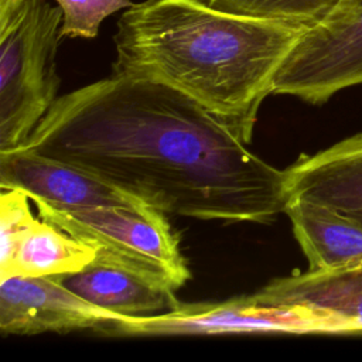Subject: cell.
Here are the masks:
<instances>
[{
	"instance_id": "1",
	"label": "cell",
	"mask_w": 362,
	"mask_h": 362,
	"mask_svg": "<svg viewBox=\"0 0 362 362\" xmlns=\"http://www.w3.org/2000/svg\"><path fill=\"white\" fill-rule=\"evenodd\" d=\"M20 148L85 170L164 214L270 223L287 204L284 170L197 100L154 81L112 74L57 98Z\"/></svg>"
},
{
	"instance_id": "2",
	"label": "cell",
	"mask_w": 362,
	"mask_h": 362,
	"mask_svg": "<svg viewBox=\"0 0 362 362\" xmlns=\"http://www.w3.org/2000/svg\"><path fill=\"white\" fill-rule=\"evenodd\" d=\"M307 27L199 0H144L117 21L113 74L185 93L250 144L274 75Z\"/></svg>"
},
{
	"instance_id": "3",
	"label": "cell",
	"mask_w": 362,
	"mask_h": 362,
	"mask_svg": "<svg viewBox=\"0 0 362 362\" xmlns=\"http://www.w3.org/2000/svg\"><path fill=\"white\" fill-rule=\"evenodd\" d=\"M33 202L41 219L92 247L96 263L132 272L171 291L191 277L178 235L165 214L150 205L64 209Z\"/></svg>"
},
{
	"instance_id": "4",
	"label": "cell",
	"mask_w": 362,
	"mask_h": 362,
	"mask_svg": "<svg viewBox=\"0 0 362 362\" xmlns=\"http://www.w3.org/2000/svg\"><path fill=\"white\" fill-rule=\"evenodd\" d=\"M62 8L34 0L0 33V151L20 147L57 100Z\"/></svg>"
},
{
	"instance_id": "5",
	"label": "cell",
	"mask_w": 362,
	"mask_h": 362,
	"mask_svg": "<svg viewBox=\"0 0 362 362\" xmlns=\"http://www.w3.org/2000/svg\"><path fill=\"white\" fill-rule=\"evenodd\" d=\"M362 83V0H339L310 24L280 64L273 95L321 105Z\"/></svg>"
},
{
	"instance_id": "6",
	"label": "cell",
	"mask_w": 362,
	"mask_h": 362,
	"mask_svg": "<svg viewBox=\"0 0 362 362\" xmlns=\"http://www.w3.org/2000/svg\"><path fill=\"white\" fill-rule=\"evenodd\" d=\"M255 332H344L329 314L307 307L273 305L250 296L221 303L178 304L175 308L150 315H126L98 335L161 337L219 335Z\"/></svg>"
},
{
	"instance_id": "7",
	"label": "cell",
	"mask_w": 362,
	"mask_h": 362,
	"mask_svg": "<svg viewBox=\"0 0 362 362\" xmlns=\"http://www.w3.org/2000/svg\"><path fill=\"white\" fill-rule=\"evenodd\" d=\"M124 317L86 301L51 276H11L0 280L3 335L99 334Z\"/></svg>"
},
{
	"instance_id": "8",
	"label": "cell",
	"mask_w": 362,
	"mask_h": 362,
	"mask_svg": "<svg viewBox=\"0 0 362 362\" xmlns=\"http://www.w3.org/2000/svg\"><path fill=\"white\" fill-rule=\"evenodd\" d=\"M0 185L64 209L147 205L85 170L20 147L0 151Z\"/></svg>"
},
{
	"instance_id": "9",
	"label": "cell",
	"mask_w": 362,
	"mask_h": 362,
	"mask_svg": "<svg viewBox=\"0 0 362 362\" xmlns=\"http://www.w3.org/2000/svg\"><path fill=\"white\" fill-rule=\"evenodd\" d=\"M284 171L287 201L322 204L362 225V133L301 156Z\"/></svg>"
},
{
	"instance_id": "10",
	"label": "cell",
	"mask_w": 362,
	"mask_h": 362,
	"mask_svg": "<svg viewBox=\"0 0 362 362\" xmlns=\"http://www.w3.org/2000/svg\"><path fill=\"white\" fill-rule=\"evenodd\" d=\"M250 297L263 304L324 311L341 324L344 332H362V263L273 279Z\"/></svg>"
},
{
	"instance_id": "11",
	"label": "cell",
	"mask_w": 362,
	"mask_h": 362,
	"mask_svg": "<svg viewBox=\"0 0 362 362\" xmlns=\"http://www.w3.org/2000/svg\"><path fill=\"white\" fill-rule=\"evenodd\" d=\"M284 214L308 260V270L327 272L362 263V225L317 202L290 199Z\"/></svg>"
},
{
	"instance_id": "12",
	"label": "cell",
	"mask_w": 362,
	"mask_h": 362,
	"mask_svg": "<svg viewBox=\"0 0 362 362\" xmlns=\"http://www.w3.org/2000/svg\"><path fill=\"white\" fill-rule=\"evenodd\" d=\"M51 277L86 301L122 315H150L180 304L175 291L153 284L132 272L96 262L75 273Z\"/></svg>"
},
{
	"instance_id": "13",
	"label": "cell",
	"mask_w": 362,
	"mask_h": 362,
	"mask_svg": "<svg viewBox=\"0 0 362 362\" xmlns=\"http://www.w3.org/2000/svg\"><path fill=\"white\" fill-rule=\"evenodd\" d=\"M95 257L92 247L40 218L21 233L10 259L0 264V280L11 276L69 274Z\"/></svg>"
},
{
	"instance_id": "14",
	"label": "cell",
	"mask_w": 362,
	"mask_h": 362,
	"mask_svg": "<svg viewBox=\"0 0 362 362\" xmlns=\"http://www.w3.org/2000/svg\"><path fill=\"white\" fill-rule=\"evenodd\" d=\"M62 8L61 37L93 38L102 21L120 8H129V0H57Z\"/></svg>"
},
{
	"instance_id": "15",
	"label": "cell",
	"mask_w": 362,
	"mask_h": 362,
	"mask_svg": "<svg viewBox=\"0 0 362 362\" xmlns=\"http://www.w3.org/2000/svg\"><path fill=\"white\" fill-rule=\"evenodd\" d=\"M28 199L18 189H3L0 195V264L10 259L18 238L35 221Z\"/></svg>"
},
{
	"instance_id": "16",
	"label": "cell",
	"mask_w": 362,
	"mask_h": 362,
	"mask_svg": "<svg viewBox=\"0 0 362 362\" xmlns=\"http://www.w3.org/2000/svg\"><path fill=\"white\" fill-rule=\"evenodd\" d=\"M201 3L245 16L269 17L311 24L303 0H199Z\"/></svg>"
},
{
	"instance_id": "17",
	"label": "cell",
	"mask_w": 362,
	"mask_h": 362,
	"mask_svg": "<svg viewBox=\"0 0 362 362\" xmlns=\"http://www.w3.org/2000/svg\"><path fill=\"white\" fill-rule=\"evenodd\" d=\"M34 0H0V33L11 27Z\"/></svg>"
},
{
	"instance_id": "18",
	"label": "cell",
	"mask_w": 362,
	"mask_h": 362,
	"mask_svg": "<svg viewBox=\"0 0 362 362\" xmlns=\"http://www.w3.org/2000/svg\"><path fill=\"white\" fill-rule=\"evenodd\" d=\"M311 24L328 13L339 0H303Z\"/></svg>"
}]
</instances>
